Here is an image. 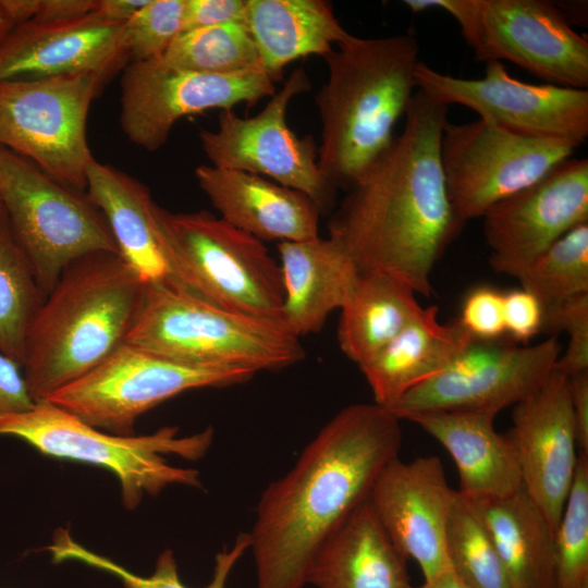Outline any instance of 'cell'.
Wrapping results in <instances>:
<instances>
[{"label":"cell","instance_id":"30","mask_svg":"<svg viewBox=\"0 0 588 588\" xmlns=\"http://www.w3.org/2000/svg\"><path fill=\"white\" fill-rule=\"evenodd\" d=\"M45 298L0 204V353L21 366L29 326Z\"/></svg>","mask_w":588,"mask_h":588},{"label":"cell","instance_id":"45","mask_svg":"<svg viewBox=\"0 0 588 588\" xmlns=\"http://www.w3.org/2000/svg\"><path fill=\"white\" fill-rule=\"evenodd\" d=\"M41 0H0V4L14 23L20 25L36 17Z\"/></svg>","mask_w":588,"mask_h":588},{"label":"cell","instance_id":"19","mask_svg":"<svg viewBox=\"0 0 588 588\" xmlns=\"http://www.w3.org/2000/svg\"><path fill=\"white\" fill-rule=\"evenodd\" d=\"M506 436L524 489L555 532L578 457L568 377L553 369L536 391L514 405Z\"/></svg>","mask_w":588,"mask_h":588},{"label":"cell","instance_id":"31","mask_svg":"<svg viewBox=\"0 0 588 588\" xmlns=\"http://www.w3.org/2000/svg\"><path fill=\"white\" fill-rule=\"evenodd\" d=\"M161 59L170 66L203 74L265 72L256 44L244 24L182 32Z\"/></svg>","mask_w":588,"mask_h":588},{"label":"cell","instance_id":"22","mask_svg":"<svg viewBox=\"0 0 588 588\" xmlns=\"http://www.w3.org/2000/svg\"><path fill=\"white\" fill-rule=\"evenodd\" d=\"M497 414L481 411H424L404 415L451 455L458 493L473 503L509 497L523 487L519 464L506 434L497 432Z\"/></svg>","mask_w":588,"mask_h":588},{"label":"cell","instance_id":"10","mask_svg":"<svg viewBox=\"0 0 588 588\" xmlns=\"http://www.w3.org/2000/svg\"><path fill=\"white\" fill-rule=\"evenodd\" d=\"M253 376L240 369L180 364L125 342L45 401L97 429L132 436L142 414L180 393L242 383Z\"/></svg>","mask_w":588,"mask_h":588},{"label":"cell","instance_id":"14","mask_svg":"<svg viewBox=\"0 0 588 588\" xmlns=\"http://www.w3.org/2000/svg\"><path fill=\"white\" fill-rule=\"evenodd\" d=\"M416 87L442 103H457L483 121L527 137L572 140L588 137V90L530 84L510 75L500 61H488L481 78L443 74L419 62Z\"/></svg>","mask_w":588,"mask_h":588},{"label":"cell","instance_id":"26","mask_svg":"<svg viewBox=\"0 0 588 588\" xmlns=\"http://www.w3.org/2000/svg\"><path fill=\"white\" fill-rule=\"evenodd\" d=\"M437 306L420 315L358 367L375 403L390 408L406 392L445 369L475 339L458 320L441 323Z\"/></svg>","mask_w":588,"mask_h":588},{"label":"cell","instance_id":"8","mask_svg":"<svg viewBox=\"0 0 588 588\" xmlns=\"http://www.w3.org/2000/svg\"><path fill=\"white\" fill-rule=\"evenodd\" d=\"M0 204L45 296L78 259L119 254L105 217L86 194L2 146Z\"/></svg>","mask_w":588,"mask_h":588},{"label":"cell","instance_id":"33","mask_svg":"<svg viewBox=\"0 0 588 588\" xmlns=\"http://www.w3.org/2000/svg\"><path fill=\"white\" fill-rule=\"evenodd\" d=\"M543 311L588 293V223H583L550 245L516 278Z\"/></svg>","mask_w":588,"mask_h":588},{"label":"cell","instance_id":"11","mask_svg":"<svg viewBox=\"0 0 588 588\" xmlns=\"http://www.w3.org/2000/svg\"><path fill=\"white\" fill-rule=\"evenodd\" d=\"M578 144L536 138L477 121L444 126L440 162L455 216L464 224L535 183L573 156Z\"/></svg>","mask_w":588,"mask_h":588},{"label":"cell","instance_id":"40","mask_svg":"<svg viewBox=\"0 0 588 588\" xmlns=\"http://www.w3.org/2000/svg\"><path fill=\"white\" fill-rule=\"evenodd\" d=\"M247 0H185L183 32L244 24Z\"/></svg>","mask_w":588,"mask_h":588},{"label":"cell","instance_id":"46","mask_svg":"<svg viewBox=\"0 0 588 588\" xmlns=\"http://www.w3.org/2000/svg\"><path fill=\"white\" fill-rule=\"evenodd\" d=\"M407 588H469L465 583H463L450 568L440 575L424 580L419 586L409 585Z\"/></svg>","mask_w":588,"mask_h":588},{"label":"cell","instance_id":"2","mask_svg":"<svg viewBox=\"0 0 588 588\" xmlns=\"http://www.w3.org/2000/svg\"><path fill=\"white\" fill-rule=\"evenodd\" d=\"M401 420L376 403L342 408L294 466L261 493L249 549L257 588H303L327 538L364 501L399 457Z\"/></svg>","mask_w":588,"mask_h":588},{"label":"cell","instance_id":"27","mask_svg":"<svg viewBox=\"0 0 588 588\" xmlns=\"http://www.w3.org/2000/svg\"><path fill=\"white\" fill-rule=\"evenodd\" d=\"M244 25L274 82L291 62L323 58L350 36L324 0H247Z\"/></svg>","mask_w":588,"mask_h":588},{"label":"cell","instance_id":"5","mask_svg":"<svg viewBox=\"0 0 588 588\" xmlns=\"http://www.w3.org/2000/svg\"><path fill=\"white\" fill-rule=\"evenodd\" d=\"M125 342L180 364L253 375L305 356L299 338L282 322L232 311L167 284L145 285Z\"/></svg>","mask_w":588,"mask_h":588},{"label":"cell","instance_id":"7","mask_svg":"<svg viewBox=\"0 0 588 588\" xmlns=\"http://www.w3.org/2000/svg\"><path fill=\"white\" fill-rule=\"evenodd\" d=\"M176 278L222 308L282 322L280 266L265 243L200 210L158 209Z\"/></svg>","mask_w":588,"mask_h":588},{"label":"cell","instance_id":"18","mask_svg":"<svg viewBox=\"0 0 588 588\" xmlns=\"http://www.w3.org/2000/svg\"><path fill=\"white\" fill-rule=\"evenodd\" d=\"M456 495L438 456L391 461L377 478L369 503L399 551L425 580L450 569L445 534Z\"/></svg>","mask_w":588,"mask_h":588},{"label":"cell","instance_id":"16","mask_svg":"<svg viewBox=\"0 0 588 588\" xmlns=\"http://www.w3.org/2000/svg\"><path fill=\"white\" fill-rule=\"evenodd\" d=\"M482 218L490 266L516 279L555 241L588 223V159L561 161Z\"/></svg>","mask_w":588,"mask_h":588},{"label":"cell","instance_id":"28","mask_svg":"<svg viewBox=\"0 0 588 588\" xmlns=\"http://www.w3.org/2000/svg\"><path fill=\"white\" fill-rule=\"evenodd\" d=\"M473 504L492 537L511 588H558L554 532L524 487L503 499Z\"/></svg>","mask_w":588,"mask_h":588},{"label":"cell","instance_id":"44","mask_svg":"<svg viewBox=\"0 0 588 588\" xmlns=\"http://www.w3.org/2000/svg\"><path fill=\"white\" fill-rule=\"evenodd\" d=\"M147 2L148 0H97L94 13L105 21L124 24Z\"/></svg>","mask_w":588,"mask_h":588},{"label":"cell","instance_id":"47","mask_svg":"<svg viewBox=\"0 0 588 588\" xmlns=\"http://www.w3.org/2000/svg\"><path fill=\"white\" fill-rule=\"evenodd\" d=\"M14 26V23L9 19L0 4V45L7 38V36L10 34Z\"/></svg>","mask_w":588,"mask_h":588},{"label":"cell","instance_id":"3","mask_svg":"<svg viewBox=\"0 0 588 588\" xmlns=\"http://www.w3.org/2000/svg\"><path fill=\"white\" fill-rule=\"evenodd\" d=\"M335 47L323 57L327 79L315 96L317 161L335 188H348L394 138L416 93L420 48L411 34H350Z\"/></svg>","mask_w":588,"mask_h":588},{"label":"cell","instance_id":"24","mask_svg":"<svg viewBox=\"0 0 588 588\" xmlns=\"http://www.w3.org/2000/svg\"><path fill=\"white\" fill-rule=\"evenodd\" d=\"M283 287L282 323L297 338L322 329L351 296L358 271L331 238L278 243Z\"/></svg>","mask_w":588,"mask_h":588},{"label":"cell","instance_id":"9","mask_svg":"<svg viewBox=\"0 0 588 588\" xmlns=\"http://www.w3.org/2000/svg\"><path fill=\"white\" fill-rule=\"evenodd\" d=\"M105 82L94 73L0 82V146L83 193L95 159L87 115Z\"/></svg>","mask_w":588,"mask_h":588},{"label":"cell","instance_id":"25","mask_svg":"<svg viewBox=\"0 0 588 588\" xmlns=\"http://www.w3.org/2000/svg\"><path fill=\"white\" fill-rule=\"evenodd\" d=\"M406 560L367 499L318 549L306 584L317 588H407Z\"/></svg>","mask_w":588,"mask_h":588},{"label":"cell","instance_id":"20","mask_svg":"<svg viewBox=\"0 0 588 588\" xmlns=\"http://www.w3.org/2000/svg\"><path fill=\"white\" fill-rule=\"evenodd\" d=\"M127 59L123 24L94 12L68 22L33 19L14 26L0 45V82L76 73L107 81Z\"/></svg>","mask_w":588,"mask_h":588},{"label":"cell","instance_id":"34","mask_svg":"<svg viewBox=\"0 0 588 588\" xmlns=\"http://www.w3.org/2000/svg\"><path fill=\"white\" fill-rule=\"evenodd\" d=\"M249 547L248 532H241L230 548H224L216 555L212 579L204 588H225L231 571ZM48 550L54 562L79 561L113 575L122 581L124 588H187L180 579L174 554L169 549L159 555L154 573L147 577L138 576L118 563L87 550L75 542L66 530L56 532Z\"/></svg>","mask_w":588,"mask_h":588},{"label":"cell","instance_id":"37","mask_svg":"<svg viewBox=\"0 0 588 588\" xmlns=\"http://www.w3.org/2000/svg\"><path fill=\"white\" fill-rule=\"evenodd\" d=\"M542 331L568 334V345L559 356L555 370L567 377L588 372V293L544 310Z\"/></svg>","mask_w":588,"mask_h":588},{"label":"cell","instance_id":"15","mask_svg":"<svg viewBox=\"0 0 588 588\" xmlns=\"http://www.w3.org/2000/svg\"><path fill=\"white\" fill-rule=\"evenodd\" d=\"M274 83L266 72L211 75L170 66L161 58L132 61L121 78V127L134 145L155 151L180 119L254 106L275 93Z\"/></svg>","mask_w":588,"mask_h":588},{"label":"cell","instance_id":"32","mask_svg":"<svg viewBox=\"0 0 588 588\" xmlns=\"http://www.w3.org/2000/svg\"><path fill=\"white\" fill-rule=\"evenodd\" d=\"M445 546L450 568L469 588H511L490 532L474 504L457 490Z\"/></svg>","mask_w":588,"mask_h":588},{"label":"cell","instance_id":"6","mask_svg":"<svg viewBox=\"0 0 588 588\" xmlns=\"http://www.w3.org/2000/svg\"><path fill=\"white\" fill-rule=\"evenodd\" d=\"M177 432V427L167 426L145 436L106 433L48 401L0 421V434L19 438L45 455L111 470L127 509H135L144 494L157 495L170 485L200 487L197 470L171 466L161 455L198 460L210 448L213 429L184 437Z\"/></svg>","mask_w":588,"mask_h":588},{"label":"cell","instance_id":"35","mask_svg":"<svg viewBox=\"0 0 588 588\" xmlns=\"http://www.w3.org/2000/svg\"><path fill=\"white\" fill-rule=\"evenodd\" d=\"M554 547L558 588H588V453L578 452Z\"/></svg>","mask_w":588,"mask_h":588},{"label":"cell","instance_id":"41","mask_svg":"<svg viewBox=\"0 0 588 588\" xmlns=\"http://www.w3.org/2000/svg\"><path fill=\"white\" fill-rule=\"evenodd\" d=\"M22 366L0 353V421L34 407Z\"/></svg>","mask_w":588,"mask_h":588},{"label":"cell","instance_id":"23","mask_svg":"<svg viewBox=\"0 0 588 588\" xmlns=\"http://www.w3.org/2000/svg\"><path fill=\"white\" fill-rule=\"evenodd\" d=\"M86 195L105 217L119 255L145 285L183 287L160 224L159 206L143 183L94 159L87 171Z\"/></svg>","mask_w":588,"mask_h":588},{"label":"cell","instance_id":"38","mask_svg":"<svg viewBox=\"0 0 588 588\" xmlns=\"http://www.w3.org/2000/svg\"><path fill=\"white\" fill-rule=\"evenodd\" d=\"M457 320L474 339H501L505 333L504 293L490 286L473 289L464 298Z\"/></svg>","mask_w":588,"mask_h":588},{"label":"cell","instance_id":"13","mask_svg":"<svg viewBox=\"0 0 588 588\" xmlns=\"http://www.w3.org/2000/svg\"><path fill=\"white\" fill-rule=\"evenodd\" d=\"M561 345L553 335L534 345L475 339L441 372L388 408L400 420L424 411L498 414L536 391L554 369Z\"/></svg>","mask_w":588,"mask_h":588},{"label":"cell","instance_id":"17","mask_svg":"<svg viewBox=\"0 0 588 588\" xmlns=\"http://www.w3.org/2000/svg\"><path fill=\"white\" fill-rule=\"evenodd\" d=\"M480 61H509L561 87L587 89L588 41L543 0H479L469 45Z\"/></svg>","mask_w":588,"mask_h":588},{"label":"cell","instance_id":"36","mask_svg":"<svg viewBox=\"0 0 588 588\" xmlns=\"http://www.w3.org/2000/svg\"><path fill=\"white\" fill-rule=\"evenodd\" d=\"M185 0H148L123 24L132 61L160 59L183 32Z\"/></svg>","mask_w":588,"mask_h":588},{"label":"cell","instance_id":"42","mask_svg":"<svg viewBox=\"0 0 588 588\" xmlns=\"http://www.w3.org/2000/svg\"><path fill=\"white\" fill-rule=\"evenodd\" d=\"M577 446L588 453V372L568 377Z\"/></svg>","mask_w":588,"mask_h":588},{"label":"cell","instance_id":"21","mask_svg":"<svg viewBox=\"0 0 588 588\" xmlns=\"http://www.w3.org/2000/svg\"><path fill=\"white\" fill-rule=\"evenodd\" d=\"M195 176L221 219L264 243L319 236L321 210L296 189L260 175L211 164L198 166Z\"/></svg>","mask_w":588,"mask_h":588},{"label":"cell","instance_id":"12","mask_svg":"<svg viewBox=\"0 0 588 588\" xmlns=\"http://www.w3.org/2000/svg\"><path fill=\"white\" fill-rule=\"evenodd\" d=\"M309 88L307 73L299 66L256 115L243 118L233 109L221 110L218 127L198 133L211 166L267 177L305 194L321 211L327 210L336 188L318 166L314 138L297 136L286 120L292 99Z\"/></svg>","mask_w":588,"mask_h":588},{"label":"cell","instance_id":"43","mask_svg":"<svg viewBox=\"0 0 588 588\" xmlns=\"http://www.w3.org/2000/svg\"><path fill=\"white\" fill-rule=\"evenodd\" d=\"M97 0H41L36 20L68 22L84 17L95 11Z\"/></svg>","mask_w":588,"mask_h":588},{"label":"cell","instance_id":"29","mask_svg":"<svg viewBox=\"0 0 588 588\" xmlns=\"http://www.w3.org/2000/svg\"><path fill=\"white\" fill-rule=\"evenodd\" d=\"M403 280L385 272L359 273L340 309L338 342L358 366L372 357L417 318L424 307Z\"/></svg>","mask_w":588,"mask_h":588},{"label":"cell","instance_id":"4","mask_svg":"<svg viewBox=\"0 0 588 588\" xmlns=\"http://www.w3.org/2000/svg\"><path fill=\"white\" fill-rule=\"evenodd\" d=\"M144 290L119 254L89 255L65 269L26 336L22 369L36 403L89 372L125 343Z\"/></svg>","mask_w":588,"mask_h":588},{"label":"cell","instance_id":"1","mask_svg":"<svg viewBox=\"0 0 588 588\" xmlns=\"http://www.w3.org/2000/svg\"><path fill=\"white\" fill-rule=\"evenodd\" d=\"M448 108L417 89L402 132L347 188L328 223V237L358 273H390L422 296L431 294L432 270L464 226L440 162Z\"/></svg>","mask_w":588,"mask_h":588},{"label":"cell","instance_id":"39","mask_svg":"<svg viewBox=\"0 0 588 588\" xmlns=\"http://www.w3.org/2000/svg\"><path fill=\"white\" fill-rule=\"evenodd\" d=\"M505 333L514 341L527 342L540 331L543 324V309L539 301L529 292L519 289L504 293Z\"/></svg>","mask_w":588,"mask_h":588}]
</instances>
